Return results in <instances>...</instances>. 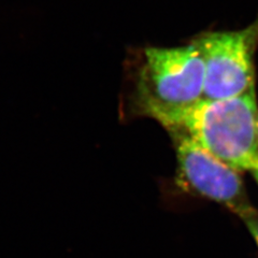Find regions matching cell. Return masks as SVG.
Returning <instances> with one entry per match:
<instances>
[{
    "instance_id": "6",
    "label": "cell",
    "mask_w": 258,
    "mask_h": 258,
    "mask_svg": "<svg viewBox=\"0 0 258 258\" xmlns=\"http://www.w3.org/2000/svg\"><path fill=\"white\" fill-rule=\"evenodd\" d=\"M252 172H253V174H254V176H255V179H256V181H257V183H258V166L254 169V170H253Z\"/></svg>"
},
{
    "instance_id": "5",
    "label": "cell",
    "mask_w": 258,
    "mask_h": 258,
    "mask_svg": "<svg viewBox=\"0 0 258 258\" xmlns=\"http://www.w3.org/2000/svg\"><path fill=\"white\" fill-rule=\"evenodd\" d=\"M240 217L246 225V227L248 228L249 232L252 233V236L258 245V211L257 210H255L253 207H251L247 210V211L242 213L240 215Z\"/></svg>"
},
{
    "instance_id": "3",
    "label": "cell",
    "mask_w": 258,
    "mask_h": 258,
    "mask_svg": "<svg viewBox=\"0 0 258 258\" xmlns=\"http://www.w3.org/2000/svg\"><path fill=\"white\" fill-rule=\"evenodd\" d=\"M205 62L204 99H226L255 90L258 20L237 31H213L192 41Z\"/></svg>"
},
{
    "instance_id": "2",
    "label": "cell",
    "mask_w": 258,
    "mask_h": 258,
    "mask_svg": "<svg viewBox=\"0 0 258 258\" xmlns=\"http://www.w3.org/2000/svg\"><path fill=\"white\" fill-rule=\"evenodd\" d=\"M174 129L238 172L258 166L255 90L226 99H201L169 132Z\"/></svg>"
},
{
    "instance_id": "1",
    "label": "cell",
    "mask_w": 258,
    "mask_h": 258,
    "mask_svg": "<svg viewBox=\"0 0 258 258\" xmlns=\"http://www.w3.org/2000/svg\"><path fill=\"white\" fill-rule=\"evenodd\" d=\"M204 87L205 62L195 43L148 47L137 72L135 106L169 131L204 99Z\"/></svg>"
},
{
    "instance_id": "4",
    "label": "cell",
    "mask_w": 258,
    "mask_h": 258,
    "mask_svg": "<svg viewBox=\"0 0 258 258\" xmlns=\"http://www.w3.org/2000/svg\"><path fill=\"white\" fill-rule=\"evenodd\" d=\"M177 158V184L183 189L220 203L239 216L251 208L238 171L205 150L189 136L170 131Z\"/></svg>"
}]
</instances>
